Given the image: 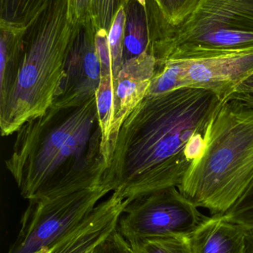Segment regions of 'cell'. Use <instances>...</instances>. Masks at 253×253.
Segmentation results:
<instances>
[{
	"mask_svg": "<svg viewBox=\"0 0 253 253\" xmlns=\"http://www.w3.org/2000/svg\"><path fill=\"white\" fill-rule=\"evenodd\" d=\"M224 102L195 87L147 95L123 122L102 183L130 202L178 187L202 155L206 129Z\"/></svg>",
	"mask_w": 253,
	"mask_h": 253,
	"instance_id": "cell-1",
	"label": "cell"
},
{
	"mask_svg": "<svg viewBox=\"0 0 253 253\" xmlns=\"http://www.w3.org/2000/svg\"><path fill=\"white\" fill-rule=\"evenodd\" d=\"M5 162L21 196L52 199L102 184V148L96 97L79 106H51L15 132Z\"/></svg>",
	"mask_w": 253,
	"mask_h": 253,
	"instance_id": "cell-2",
	"label": "cell"
},
{
	"mask_svg": "<svg viewBox=\"0 0 253 253\" xmlns=\"http://www.w3.org/2000/svg\"><path fill=\"white\" fill-rule=\"evenodd\" d=\"M77 25L71 0H47L31 22L17 57L0 71L2 136L51 106Z\"/></svg>",
	"mask_w": 253,
	"mask_h": 253,
	"instance_id": "cell-3",
	"label": "cell"
},
{
	"mask_svg": "<svg viewBox=\"0 0 253 253\" xmlns=\"http://www.w3.org/2000/svg\"><path fill=\"white\" fill-rule=\"evenodd\" d=\"M253 180V108L229 98L211 120L203 152L178 188L199 209L223 215Z\"/></svg>",
	"mask_w": 253,
	"mask_h": 253,
	"instance_id": "cell-4",
	"label": "cell"
},
{
	"mask_svg": "<svg viewBox=\"0 0 253 253\" xmlns=\"http://www.w3.org/2000/svg\"><path fill=\"white\" fill-rule=\"evenodd\" d=\"M253 49V0H201L153 46L156 65Z\"/></svg>",
	"mask_w": 253,
	"mask_h": 253,
	"instance_id": "cell-5",
	"label": "cell"
},
{
	"mask_svg": "<svg viewBox=\"0 0 253 253\" xmlns=\"http://www.w3.org/2000/svg\"><path fill=\"white\" fill-rule=\"evenodd\" d=\"M111 192L102 183L65 196L28 201L20 230L7 253H49Z\"/></svg>",
	"mask_w": 253,
	"mask_h": 253,
	"instance_id": "cell-6",
	"label": "cell"
},
{
	"mask_svg": "<svg viewBox=\"0 0 253 253\" xmlns=\"http://www.w3.org/2000/svg\"><path fill=\"white\" fill-rule=\"evenodd\" d=\"M253 75V49L202 59L167 60L156 66L148 94L195 87L213 92L225 101Z\"/></svg>",
	"mask_w": 253,
	"mask_h": 253,
	"instance_id": "cell-7",
	"label": "cell"
},
{
	"mask_svg": "<svg viewBox=\"0 0 253 253\" xmlns=\"http://www.w3.org/2000/svg\"><path fill=\"white\" fill-rule=\"evenodd\" d=\"M206 218L178 187H171L128 204L117 230L129 244L156 238L190 236Z\"/></svg>",
	"mask_w": 253,
	"mask_h": 253,
	"instance_id": "cell-8",
	"label": "cell"
},
{
	"mask_svg": "<svg viewBox=\"0 0 253 253\" xmlns=\"http://www.w3.org/2000/svg\"><path fill=\"white\" fill-rule=\"evenodd\" d=\"M93 19L78 23L52 105L79 106L95 96L101 80V65L95 47Z\"/></svg>",
	"mask_w": 253,
	"mask_h": 253,
	"instance_id": "cell-9",
	"label": "cell"
},
{
	"mask_svg": "<svg viewBox=\"0 0 253 253\" xmlns=\"http://www.w3.org/2000/svg\"><path fill=\"white\" fill-rule=\"evenodd\" d=\"M155 69L156 59L150 51L144 52L123 63L115 82L111 156L123 122L148 95Z\"/></svg>",
	"mask_w": 253,
	"mask_h": 253,
	"instance_id": "cell-10",
	"label": "cell"
},
{
	"mask_svg": "<svg viewBox=\"0 0 253 253\" xmlns=\"http://www.w3.org/2000/svg\"><path fill=\"white\" fill-rule=\"evenodd\" d=\"M130 202L116 193L98 204L81 224L49 253H89L114 229Z\"/></svg>",
	"mask_w": 253,
	"mask_h": 253,
	"instance_id": "cell-11",
	"label": "cell"
},
{
	"mask_svg": "<svg viewBox=\"0 0 253 253\" xmlns=\"http://www.w3.org/2000/svg\"><path fill=\"white\" fill-rule=\"evenodd\" d=\"M193 253H246L243 227L223 215H210L190 235Z\"/></svg>",
	"mask_w": 253,
	"mask_h": 253,
	"instance_id": "cell-12",
	"label": "cell"
},
{
	"mask_svg": "<svg viewBox=\"0 0 253 253\" xmlns=\"http://www.w3.org/2000/svg\"><path fill=\"white\" fill-rule=\"evenodd\" d=\"M115 82L113 73H101V80L97 90V109L102 134V148L109 163L111 158V135L114 116Z\"/></svg>",
	"mask_w": 253,
	"mask_h": 253,
	"instance_id": "cell-13",
	"label": "cell"
},
{
	"mask_svg": "<svg viewBox=\"0 0 253 253\" xmlns=\"http://www.w3.org/2000/svg\"><path fill=\"white\" fill-rule=\"evenodd\" d=\"M47 0H4L1 3V19L28 28Z\"/></svg>",
	"mask_w": 253,
	"mask_h": 253,
	"instance_id": "cell-14",
	"label": "cell"
},
{
	"mask_svg": "<svg viewBox=\"0 0 253 253\" xmlns=\"http://www.w3.org/2000/svg\"><path fill=\"white\" fill-rule=\"evenodd\" d=\"M130 245L133 253H193L190 236L145 239Z\"/></svg>",
	"mask_w": 253,
	"mask_h": 253,
	"instance_id": "cell-15",
	"label": "cell"
},
{
	"mask_svg": "<svg viewBox=\"0 0 253 253\" xmlns=\"http://www.w3.org/2000/svg\"><path fill=\"white\" fill-rule=\"evenodd\" d=\"M125 24H126V11H125L124 6H123L116 13L108 35L113 74L115 80L124 63L123 53H124Z\"/></svg>",
	"mask_w": 253,
	"mask_h": 253,
	"instance_id": "cell-16",
	"label": "cell"
},
{
	"mask_svg": "<svg viewBox=\"0 0 253 253\" xmlns=\"http://www.w3.org/2000/svg\"><path fill=\"white\" fill-rule=\"evenodd\" d=\"M223 216L245 230L253 229V180L245 193Z\"/></svg>",
	"mask_w": 253,
	"mask_h": 253,
	"instance_id": "cell-17",
	"label": "cell"
},
{
	"mask_svg": "<svg viewBox=\"0 0 253 253\" xmlns=\"http://www.w3.org/2000/svg\"><path fill=\"white\" fill-rule=\"evenodd\" d=\"M168 23L176 27L193 13L201 0H154Z\"/></svg>",
	"mask_w": 253,
	"mask_h": 253,
	"instance_id": "cell-18",
	"label": "cell"
},
{
	"mask_svg": "<svg viewBox=\"0 0 253 253\" xmlns=\"http://www.w3.org/2000/svg\"><path fill=\"white\" fill-rule=\"evenodd\" d=\"M129 1V0H97L93 16L96 30L103 29L108 32L116 13Z\"/></svg>",
	"mask_w": 253,
	"mask_h": 253,
	"instance_id": "cell-19",
	"label": "cell"
},
{
	"mask_svg": "<svg viewBox=\"0 0 253 253\" xmlns=\"http://www.w3.org/2000/svg\"><path fill=\"white\" fill-rule=\"evenodd\" d=\"M92 253H133L130 244L117 228L98 244Z\"/></svg>",
	"mask_w": 253,
	"mask_h": 253,
	"instance_id": "cell-20",
	"label": "cell"
},
{
	"mask_svg": "<svg viewBox=\"0 0 253 253\" xmlns=\"http://www.w3.org/2000/svg\"><path fill=\"white\" fill-rule=\"evenodd\" d=\"M108 35V31L103 29L96 30L95 32V47L101 62V73H113Z\"/></svg>",
	"mask_w": 253,
	"mask_h": 253,
	"instance_id": "cell-21",
	"label": "cell"
},
{
	"mask_svg": "<svg viewBox=\"0 0 253 253\" xmlns=\"http://www.w3.org/2000/svg\"><path fill=\"white\" fill-rule=\"evenodd\" d=\"M97 0H71V13L76 23L93 19Z\"/></svg>",
	"mask_w": 253,
	"mask_h": 253,
	"instance_id": "cell-22",
	"label": "cell"
},
{
	"mask_svg": "<svg viewBox=\"0 0 253 253\" xmlns=\"http://www.w3.org/2000/svg\"><path fill=\"white\" fill-rule=\"evenodd\" d=\"M236 93L253 96V75L245 80L238 87Z\"/></svg>",
	"mask_w": 253,
	"mask_h": 253,
	"instance_id": "cell-23",
	"label": "cell"
},
{
	"mask_svg": "<svg viewBox=\"0 0 253 253\" xmlns=\"http://www.w3.org/2000/svg\"><path fill=\"white\" fill-rule=\"evenodd\" d=\"M229 98H234V99H238V100L241 101V102H243V103L246 104V105H249L250 107L253 108V96L235 93Z\"/></svg>",
	"mask_w": 253,
	"mask_h": 253,
	"instance_id": "cell-24",
	"label": "cell"
},
{
	"mask_svg": "<svg viewBox=\"0 0 253 253\" xmlns=\"http://www.w3.org/2000/svg\"><path fill=\"white\" fill-rule=\"evenodd\" d=\"M246 233V253H253V229L245 230Z\"/></svg>",
	"mask_w": 253,
	"mask_h": 253,
	"instance_id": "cell-25",
	"label": "cell"
},
{
	"mask_svg": "<svg viewBox=\"0 0 253 253\" xmlns=\"http://www.w3.org/2000/svg\"><path fill=\"white\" fill-rule=\"evenodd\" d=\"M3 1H4V0H1V3H2Z\"/></svg>",
	"mask_w": 253,
	"mask_h": 253,
	"instance_id": "cell-26",
	"label": "cell"
},
{
	"mask_svg": "<svg viewBox=\"0 0 253 253\" xmlns=\"http://www.w3.org/2000/svg\"><path fill=\"white\" fill-rule=\"evenodd\" d=\"M92 251H93V250H92ZM92 251H91V252H89V253H92Z\"/></svg>",
	"mask_w": 253,
	"mask_h": 253,
	"instance_id": "cell-27",
	"label": "cell"
}]
</instances>
